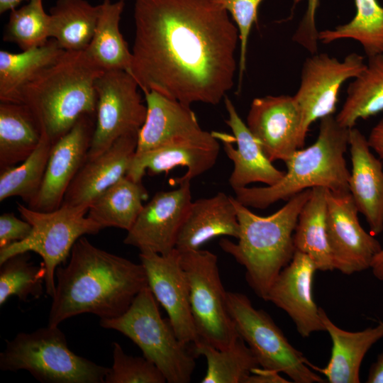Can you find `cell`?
Segmentation results:
<instances>
[{
	"label": "cell",
	"instance_id": "cell-1",
	"mask_svg": "<svg viewBox=\"0 0 383 383\" xmlns=\"http://www.w3.org/2000/svg\"><path fill=\"white\" fill-rule=\"evenodd\" d=\"M129 73L140 89L190 106L232 89L238 28L213 0H135Z\"/></svg>",
	"mask_w": 383,
	"mask_h": 383
},
{
	"label": "cell",
	"instance_id": "cell-2",
	"mask_svg": "<svg viewBox=\"0 0 383 383\" xmlns=\"http://www.w3.org/2000/svg\"><path fill=\"white\" fill-rule=\"evenodd\" d=\"M55 279L49 326L82 313L117 318L148 287L141 263L101 250L84 236L74 245L68 264L57 268Z\"/></svg>",
	"mask_w": 383,
	"mask_h": 383
},
{
	"label": "cell",
	"instance_id": "cell-3",
	"mask_svg": "<svg viewBox=\"0 0 383 383\" xmlns=\"http://www.w3.org/2000/svg\"><path fill=\"white\" fill-rule=\"evenodd\" d=\"M311 192V189H308L296 194L268 216L252 213L232 196L240 226L239 237L237 243L221 238L219 246L245 267L248 284L265 301L272 283L293 258L294 232Z\"/></svg>",
	"mask_w": 383,
	"mask_h": 383
},
{
	"label": "cell",
	"instance_id": "cell-4",
	"mask_svg": "<svg viewBox=\"0 0 383 383\" xmlns=\"http://www.w3.org/2000/svg\"><path fill=\"white\" fill-rule=\"evenodd\" d=\"M104 72L85 51H65L23 89L18 103L32 109L54 144L82 116H96L95 82Z\"/></svg>",
	"mask_w": 383,
	"mask_h": 383
},
{
	"label": "cell",
	"instance_id": "cell-5",
	"mask_svg": "<svg viewBox=\"0 0 383 383\" xmlns=\"http://www.w3.org/2000/svg\"><path fill=\"white\" fill-rule=\"evenodd\" d=\"M349 131L340 125L333 115L322 118L316 141L305 149H298L285 162L287 170L277 183L234 189L235 199L247 207L265 209L316 187L336 193L349 192L350 172L345 158Z\"/></svg>",
	"mask_w": 383,
	"mask_h": 383
},
{
	"label": "cell",
	"instance_id": "cell-6",
	"mask_svg": "<svg viewBox=\"0 0 383 383\" xmlns=\"http://www.w3.org/2000/svg\"><path fill=\"white\" fill-rule=\"evenodd\" d=\"M0 369L27 370L43 383H105L109 370L75 354L59 327L49 326L6 340Z\"/></svg>",
	"mask_w": 383,
	"mask_h": 383
},
{
	"label": "cell",
	"instance_id": "cell-7",
	"mask_svg": "<svg viewBox=\"0 0 383 383\" xmlns=\"http://www.w3.org/2000/svg\"><path fill=\"white\" fill-rule=\"evenodd\" d=\"M148 287L117 318L100 319V326L131 339L143 356L160 370L169 383H189L196 367L194 355L177 337L168 318H162Z\"/></svg>",
	"mask_w": 383,
	"mask_h": 383
},
{
	"label": "cell",
	"instance_id": "cell-8",
	"mask_svg": "<svg viewBox=\"0 0 383 383\" xmlns=\"http://www.w3.org/2000/svg\"><path fill=\"white\" fill-rule=\"evenodd\" d=\"M89 207L62 204L52 211H40L17 203L19 213L32 226V230L24 240L0 249V264L18 253H37L46 268V293L52 297L55 292L56 270L70 255L77 240L84 235L96 234L103 229L87 216Z\"/></svg>",
	"mask_w": 383,
	"mask_h": 383
},
{
	"label": "cell",
	"instance_id": "cell-9",
	"mask_svg": "<svg viewBox=\"0 0 383 383\" xmlns=\"http://www.w3.org/2000/svg\"><path fill=\"white\" fill-rule=\"evenodd\" d=\"M227 307L238 335L248 345L260 367L283 372L296 383L324 382L310 369V362L293 347L272 318L255 309L250 299L227 292Z\"/></svg>",
	"mask_w": 383,
	"mask_h": 383
},
{
	"label": "cell",
	"instance_id": "cell-10",
	"mask_svg": "<svg viewBox=\"0 0 383 383\" xmlns=\"http://www.w3.org/2000/svg\"><path fill=\"white\" fill-rule=\"evenodd\" d=\"M189 286V299L200 340L224 349L239 337L229 314L217 256L205 250L180 252Z\"/></svg>",
	"mask_w": 383,
	"mask_h": 383
},
{
	"label": "cell",
	"instance_id": "cell-11",
	"mask_svg": "<svg viewBox=\"0 0 383 383\" xmlns=\"http://www.w3.org/2000/svg\"><path fill=\"white\" fill-rule=\"evenodd\" d=\"M137 81L123 70L104 71L96 80L95 128L87 159L103 153L119 138L139 132L147 115Z\"/></svg>",
	"mask_w": 383,
	"mask_h": 383
},
{
	"label": "cell",
	"instance_id": "cell-12",
	"mask_svg": "<svg viewBox=\"0 0 383 383\" xmlns=\"http://www.w3.org/2000/svg\"><path fill=\"white\" fill-rule=\"evenodd\" d=\"M365 67L364 57L355 52L343 60L318 52L305 60L300 84L293 96L301 114L304 140L314 121L333 115L342 85L357 77Z\"/></svg>",
	"mask_w": 383,
	"mask_h": 383
},
{
	"label": "cell",
	"instance_id": "cell-13",
	"mask_svg": "<svg viewBox=\"0 0 383 383\" xmlns=\"http://www.w3.org/2000/svg\"><path fill=\"white\" fill-rule=\"evenodd\" d=\"M326 235L334 270L351 274L371 268L382 247L360 225L350 194L327 189Z\"/></svg>",
	"mask_w": 383,
	"mask_h": 383
},
{
	"label": "cell",
	"instance_id": "cell-14",
	"mask_svg": "<svg viewBox=\"0 0 383 383\" xmlns=\"http://www.w3.org/2000/svg\"><path fill=\"white\" fill-rule=\"evenodd\" d=\"M190 183L183 181L176 189L156 193L144 205L123 243L140 252L160 255L172 252L192 202Z\"/></svg>",
	"mask_w": 383,
	"mask_h": 383
},
{
	"label": "cell",
	"instance_id": "cell-15",
	"mask_svg": "<svg viewBox=\"0 0 383 383\" xmlns=\"http://www.w3.org/2000/svg\"><path fill=\"white\" fill-rule=\"evenodd\" d=\"M148 287L165 309L174 331L184 343L199 340L190 305L189 286L181 264V254L174 248L167 255L140 252Z\"/></svg>",
	"mask_w": 383,
	"mask_h": 383
},
{
	"label": "cell",
	"instance_id": "cell-16",
	"mask_svg": "<svg viewBox=\"0 0 383 383\" xmlns=\"http://www.w3.org/2000/svg\"><path fill=\"white\" fill-rule=\"evenodd\" d=\"M246 125L272 162H287L304 145L301 114L294 96L270 95L254 99Z\"/></svg>",
	"mask_w": 383,
	"mask_h": 383
},
{
	"label": "cell",
	"instance_id": "cell-17",
	"mask_svg": "<svg viewBox=\"0 0 383 383\" xmlns=\"http://www.w3.org/2000/svg\"><path fill=\"white\" fill-rule=\"evenodd\" d=\"M95 121V116H82L70 131L52 145L43 183L29 208L52 211L61 206L69 186L87 159Z\"/></svg>",
	"mask_w": 383,
	"mask_h": 383
},
{
	"label": "cell",
	"instance_id": "cell-18",
	"mask_svg": "<svg viewBox=\"0 0 383 383\" xmlns=\"http://www.w3.org/2000/svg\"><path fill=\"white\" fill-rule=\"evenodd\" d=\"M316 270L308 255L296 251L291 262L272 283L266 299V301H271L289 316L304 338L325 331L312 293Z\"/></svg>",
	"mask_w": 383,
	"mask_h": 383
},
{
	"label": "cell",
	"instance_id": "cell-19",
	"mask_svg": "<svg viewBox=\"0 0 383 383\" xmlns=\"http://www.w3.org/2000/svg\"><path fill=\"white\" fill-rule=\"evenodd\" d=\"M218 140L214 132L205 131L196 137L135 155L126 175L134 181L142 182L145 171L157 174L182 166L187 168V172L181 177L173 179V183L192 181L215 165L220 151Z\"/></svg>",
	"mask_w": 383,
	"mask_h": 383
},
{
	"label": "cell",
	"instance_id": "cell-20",
	"mask_svg": "<svg viewBox=\"0 0 383 383\" xmlns=\"http://www.w3.org/2000/svg\"><path fill=\"white\" fill-rule=\"evenodd\" d=\"M224 101L228 114L225 122L231 129L233 137L226 133H214L222 142L226 155L233 163V170L228 179L231 187L234 189L255 182L267 186L275 184L283 177L285 172L276 168L267 158L261 144L242 121L228 96H225Z\"/></svg>",
	"mask_w": 383,
	"mask_h": 383
},
{
	"label": "cell",
	"instance_id": "cell-21",
	"mask_svg": "<svg viewBox=\"0 0 383 383\" xmlns=\"http://www.w3.org/2000/svg\"><path fill=\"white\" fill-rule=\"evenodd\" d=\"M138 132L117 139L97 157L87 160L69 186L63 205L88 206L127 174L135 156Z\"/></svg>",
	"mask_w": 383,
	"mask_h": 383
},
{
	"label": "cell",
	"instance_id": "cell-22",
	"mask_svg": "<svg viewBox=\"0 0 383 383\" xmlns=\"http://www.w3.org/2000/svg\"><path fill=\"white\" fill-rule=\"evenodd\" d=\"M352 170L348 181L358 212L376 236L383 231V162L372 152L367 138L357 128L349 131Z\"/></svg>",
	"mask_w": 383,
	"mask_h": 383
},
{
	"label": "cell",
	"instance_id": "cell-23",
	"mask_svg": "<svg viewBox=\"0 0 383 383\" xmlns=\"http://www.w3.org/2000/svg\"><path fill=\"white\" fill-rule=\"evenodd\" d=\"M145 95L147 115L138 132L135 155H141L173 142L192 138L205 131L200 127L190 106L154 91Z\"/></svg>",
	"mask_w": 383,
	"mask_h": 383
},
{
	"label": "cell",
	"instance_id": "cell-24",
	"mask_svg": "<svg viewBox=\"0 0 383 383\" xmlns=\"http://www.w3.org/2000/svg\"><path fill=\"white\" fill-rule=\"evenodd\" d=\"M240 226L232 196L223 192L192 201L179 230L175 248L179 252L200 249L219 236L238 238Z\"/></svg>",
	"mask_w": 383,
	"mask_h": 383
},
{
	"label": "cell",
	"instance_id": "cell-25",
	"mask_svg": "<svg viewBox=\"0 0 383 383\" xmlns=\"http://www.w3.org/2000/svg\"><path fill=\"white\" fill-rule=\"evenodd\" d=\"M319 315L332 340L331 356L323 368L311 363L309 366L323 374L330 383L360 382V368L365 355L383 338V322L361 331L350 332L335 325L322 308H319Z\"/></svg>",
	"mask_w": 383,
	"mask_h": 383
},
{
	"label": "cell",
	"instance_id": "cell-26",
	"mask_svg": "<svg viewBox=\"0 0 383 383\" xmlns=\"http://www.w3.org/2000/svg\"><path fill=\"white\" fill-rule=\"evenodd\" d=\"M43 134L40 121L26 104L0 103V169L24 161L38 147Z\"/></svg>",
	"mask_w": 383,
	"mask_h": 383
},
{
	"label": "cell",
	"instance_id": "cell-27",
	"mask_svg": "<svg viewBox=\"0 0 383 383\" xmlns=\"http://www.w3.org/2000/svg\"><path fill=\"white\" fill-rule=\"evenodd\" d=\"M65 51L53 38L18 53L1 50L0 101L18 103L23 89Z\"/></svg>",
	"mask_w": 383,
	"mask_h": 383
},
{
	"label": "cell",
	"instance_id": "cell-28",
	"mask_svg": "<svg viewBox=\"0 0 383 383\" xmlns=\"http://www.w3.org/2000/svg\"><path fill=\"white\" fill-rule=\"evenodd\" d=\"M327 189L316 187L301 209L293 235L295 252L308 255L321 271L334 270L326 235Z\"/></svg>",
	"mask_w": 383,
	"mask_h": 383
},
{
	"label": "cell",
	"instance_id": "cell-29",
	"mask_svg": "<svg viewBox=\"0 0 383 383\" xmlns=\"http://www.w3.org/2000/svg\"><path fill=\"white\" fill-rule=\"evenodd\" d=\"M148 194L142 182L127 175L113 184L89 205L87 216L102 228L129 231L135 222Z\"/></svg>",
	"mask_w": 383,
	"mask_h": 383
},
{
	"label": "cell",
	"instance_id": "cell-30",
	"mask_svg": "<svg viewBox=\"0 0 383 383\" xmlns=\"http://www.w3.org/2000/svg\"><path fill=\"white\" fill-rule=\"evenodd\" d=\"M124 0H103L97 24L87 48L88 56L103 70H123L129 72L132 52L119 30Z\"/></svg>",
	"mask_w": 383,
	"mask_h": 383
},
{
	"label": "cell",
	"instance_id": "cell-31",
	"mask_svg": "<svg viewBox=\"0 0 383 383\" xmlns=\"http://www.w3.org/2000/svg\"><path fill=\"white\" fill-rule=\"evenodd\" d=\"M101 5L86 0H57L50 9V38L65 51H84L93 37Z\"/></svg>",
	"mask_w": 383,
	"mask_h": 383
},
{
	"label": "cell",
	"instance_id": "cell-32",
	"mask_svg": "<svg viewBox=\"0 0 383 383\" xmlns=\"http://www.w3.org/2000/svg\"><path fill=\"white\" fill-rule=\"evenodd\" d=\"M347 94L335 116L343 127L351 128L358 120L383 111V52L368 57L365 70L349 84Z\"/></svg>",
	"mask_w": 383,
	"mask_h": 383
},
{
	"label": "cell",
	"instance_id": "cell-33",
	"mask_svg": "<svg viewBox=\"0 0 383 383\" xmlns=\"http://www.w3.org/2000/svg\"><path fill=\"white\" fill-rule=\"evenodd\" d=\"M194 356L202 355L207 368L201 383H246L252 371L260 367L255 355L239 335L224 349H218L202 340L192 344Z\"/></svg>",
	"mask_w": 383,
	"mask_h": 383
},
{
	"label": "cell",
	"instance_id": "cell-34",
	"mask_svg": "<svg viewBox=\"0 0 383 383\" xmlns=\"http://www.w3.org/2000/svg\"><path fill=\"white\" fill-rule=\"evenodd\" d=\"M354 1L355 16L334 29L319 31V42L353 39L360 43L368 57L383 52V7L377 0Z\"/></svg>",
	"mask_w": 383,
	"mask_h": 383
},
{
	"label": "cell",
	"instance_id": "cell-35",
	"mask_svg": "<svg viewBox=\"0 0 383 383\" xmlns=\"http://www.w3.org/2000/svg\"><path fill=\"white\" fill-rule=\"evenodd\" d=\"M52 142L43 131L35 150L18 166L1 169L0 201L19 196L28 204L36 197L45 176Z\"/></svg>",
	"mask_w": 383,
	"mask_h": 383
},
{
	"label": "cell",
	"instance_id": "cell-36",
	"mask_svg": "<svg viewBox=\"0 0 383 383\" xmlns=\"http://www.w3.org/2000/svg\"><path fill=\"white\" fill-rule=\"evenodd\" d=\"M29 252L16 254L0 264L1 306L12 296L27 301L43 294L46 268L43 262L39 265L31 262Z\"/></svg>",
	"mask_w": 383,
	"mask_h": 383
},
{
	"label": "cell",
	"instance_id": "cell-37",
	"mask_svg": "<svg viewBox=\"0 0 383 383\" xmlns=\"http://www.w3.org/2000/svg\"><path fill=\"white\" fill-rule=\"evenodd\" d=\"M3 40L16 44L22 50L45 45L50 38V16L43 0H29L24 6L10 11Z\"/></svg>",
	"mask_w": 383,
	"mask_h": 383
},
{
	"label": "cell",
	"instance_id": "cell-38",
	"mask_svg": "<svg viewBox=\"0 0 383 383\" xmlns=\"http://www.w3.org/2000/svg\"><path fill=\"white\" fill-rule=\"evenodd\" d=\"M166 379L152 362L143 357L124 353L121 345L113 343V365L106 375L105 383H165Z\"/></svg>",
	"mask_w": 383,
	"mask_h": 383
},
{
	"label": "cell",
	"instance_id": "cell-39",
	"mask_svg": "<svg viewBox=\"0 0 383 383\" xmlns=\"http://www.w3.org/2000/svg\"><path fill=\"white\" fill-rule=\"evenodd\" d=\"M232 16L239 31V88L246 68L248 42L251 28L257 21V10L263 0H213Z\"/></svg>",
	"mask_w": 383,
	"mask_h": 383
},
{
	"label": "cell",
	"instance_id": "cell-40",
	"mask_svg": "<svg viewBox=\"0 0 383 383\" xmlns=\"http://www.w3.org/2000/svg\"><path fill=\"white\" fill-rule=\"evenodd\" d=\"M319 0H307L306 11L292 35V40L311 55L318 52V32L316 25V13Z\"/></svg>",
	"mask_w": 383,
	"mask_h": 383
},
{
	"label": "cell",
	"instance_id": "cell-41",
	"mask_svg": "<svg viewBox=\"0 0 383 383\" xmlns=\"http://www.w3.org/2000/svg\"><path fill=\"white\" fill-rule=\"evenodd\" d=\"M32 226L24 219H19L11 213L0 216V249L21 241L30 233Z\"/></svg>",
	"mask_w": 383,
	"mask_h": 383
},
{
	"label": "cell",
	"instance_id": "cell-42",
	"mask_svg": "<svg viewBox=\"0 0 383 383\" xmlns=\"http://www.w3.org/2000/svg\"><path fill=\"white\" fill-rule=\"evenodd\" d=\"M279 372L267 370L261 367L255 368L248 377L246 383H287Z\"/></svg>",
	"mask_w": 383,
	"mask_h": 383
},
{
	"label": "cell",
	"instance_id": "cell-43",
	"mask_svg": "<svg viewBox=\"0 0 383 383\" xmlns=\"http://www.w3.org/2000/svg\"><path fill=\"white\" fill-rule=\"evenodd\" d=\"M367 142L372 150H374L383 162V118L372 128Z\"/></svg>",
	"mask_w": 383,
	"mask_h": 383
},
{
	"label": "cell",
	"instance_id": "cell-44",
	"mask_svg": "<svg viewBox=\"0 0 383 383\" xmlns=\"http://www.w3.org/2000/svg\"><path fill=\"white\" fill-rule=\"evenodd\" d=\"M367 383H383V352L371 366L366 381Z\"/></svg>",
	"mask_w": 383,
	"mask_h": 383
},
{
	"label": "cell",
	"instance_id": "cell-45",
	"mask_svg": "<svg viewBox=\"0 0 383 383\" xmlns=\"http://www.w3.org/2000/svg\"><path fill=\"white\" fill-rule=\"evenodd\" d=\"M371 269L374 276L379 280H383V248L374 258Z\"/></svg>",
	"mask_w": 383,
	"mask_h": 383
},
{
	"label": "cell",
	"instance_id": "cell-46",
	"mask_svg": "<svg viewBox=\"0 0 383 383\" xmlns=\"http://www.w3.org/2000/svg\"><path fill=\"white\" fill-rule=\"evenodd\" d=\"M25 0H0V13H4L17 8Z\"/></svg>",
	"mask_w": 383,
	"mask_h": 383
},
{
	"label": "cell",
	"instance_id": "cell-47",
	"mask_svg": "<svg viewBox=\"0 0 383 383\" xmlns=\"http://www.w3.org/2000/svg\"><path fill=\"white\" fill-rule=\"evenodd\" d=\"M293 1H294V5L292 6V12L291 13V16H292L293 10H294L295 6L301 0H293Z\"/></svg>",
	"mask_w": 383,
	"mask_h": 383
}]
</instances>
